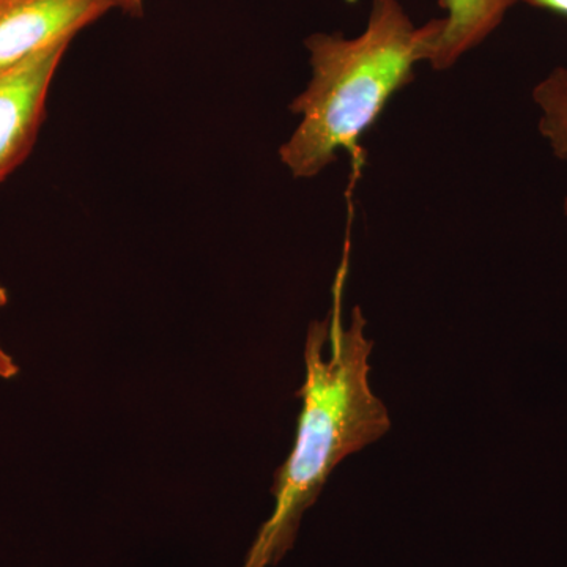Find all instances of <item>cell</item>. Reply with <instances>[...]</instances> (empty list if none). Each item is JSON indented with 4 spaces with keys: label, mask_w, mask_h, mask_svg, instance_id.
<instances>
[{
    "label": "cell",
    "mask_w": 567,
    "mask_h": 567,
    "mask_svg": "<svg viewBox=\"0 0 567 567\" xmlns=\"http://www.w3.org/2000/svg\"><path fill=\"white\" fill-rule=\"evenodd\" d=\"M350 241L339 265L333 303L306 336L301 413L289 457L275 473L274 513L254 537L241 567H274L292 550L306 511L316 505L336 466L391 429V417L372 391V347L360 308L344 323V292Z\"/></svg>",
    "instance_id": "1"
},
{
    "label": "cell",
    "mask_w": 567,
    "mask_h": 567,
    "mask_svg": "<svg viewBox=\"0 0 567 567\" xmlns=\"http://www.w3.org/2000/svg\"><path fill=\"white\" fill-rule=\"evenodd\" d=\"M445 20L416 25L399 0H372L360 35L312 33L305 40L311 81L290 104L301 121L279 158L295 178L317 177L346 152L354 173L365 163L360 141L395 93L415 80L420 63H434Z\"/></svg>",
    "instance_id": "2"
},
{
    "label": "cell",
    "mask_w": 567,
    "mask_h": 567,
    "mask_svg": "<svg viewBox=\"0 0 567 567\" xmlns=\"http://www.w3.org/2000/svg\"><path fill=\"white\" fill-rule=\"evenodd\" d=\"M122 0H0V74L74 37Z\"/></svg>",
    "instance_id": "3"
},
{
    "label": "cell",
    "mask_w": 567,
    "mask_h": 567,
    "mask_svg": "<svg viewBox=\"0 0 567 567\" xmlns=\"http://www.w3.org/2000/svg\"><path fill=\"white\" fill-rule=\"evenodd\" d=\"M71 41L0 74V183L31 155L47 117L48 95Z\"/></svg>",
    "instance_id": "4"
},
{
    "label": "cell",
    "mask_w": 567,
    "mask_h": 567,
    "mask_svg": "<svg viewBox=\"0 0 567 567\" xmlns=\"http://www.w3.org/2000/svg\"><path fill=\"white\" fill-rule=\"evenodd\" d=\"M514 0H440L445 32L432 66L446 70L486 41L505 20Z\"/></svg>",
    "instance_id": "5"
},
{
    "label": "cell",
    "mask_w": 567,
    "mask_h": 567,
    "mask_svg": "<svg viewBox=\"0 0 567 567\" xmlns=\"http://www.w3.org/2000/svg\"><path fill=\"white\" fill-rule=\"evenodd\" d=\"M533 102L540 114V134L555 155L567 162V66H557L536 85Z\"/></svg>",
    "instance_id": "6"
},
{
    "label": "cell",
    "mask_w": 567,
    "mask_h": 567,
    "mask_svg": "<svg viewBox=\"0 0 567 567\" xmlns=\"http://www.w3.org/2000/svg\"><path fill=\"white\" fill-rule=\"evenodd\" d=\"M7 303H9V293H7L6 287L0 286V308H3ZM18 372H20V368H18L17 361L0 346V379H13L18 375Z\"/></svg>",
    "instance_id": "7"
},
{
    "label": "cell",
    "mask_w": 567,
    "mask_h": 567,
    "mask_svg": "<svg viewBox=\"0 0 567 567\" xmlns=\"http://www.w3.org/2000/svg\"><path fill=\"white\" fill-rule=\"evenodd\" d=\"M514 3H527L535 9L554 11L567 17V0H514Z\"/></svg>",
    "instance_id": "8"
},
{
    "label": "cell",
    "mask_w": 567,
    "mask_h": 567,
    "mask_svg": "<svg viewBox=\"0 0 567 567\" xmlns=\"http://www.w3.org/2000/svg\"><path fill=\"white\" fill-rule=\"evenodd\" d=\"M122 11L137 17L142 13V0H122Z\"/></svg>",
    "instance_id": "9"
}]
</instances>
